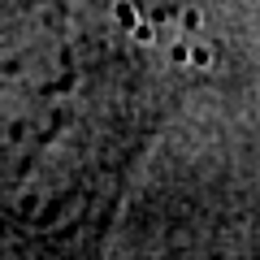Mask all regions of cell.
I'll use <instances>...</instances> for the list:
<instances>
[{
  "instance_id": "4",
  "label": "cell",
  "mask_w": 260,
  "mask_h": 260,
  "mask_svg": "<svg viewBox=\"0 0 260 260\" xmlns=\"http://www.w3.org/2000/svg\"><path fill=\"white\" fill-rule=\"evenodd\" d=\"M195 26H200V13H195V9H186V13H182V30H186V35H191Z\"/></svg>"
},
{
  "instance_id": "2",
  "label": "cell",
  "mask_w": 260,
  "mask_h": 260,
  "mask_svg": "<svg viewBox=\"0 0 260 260\" xmlns=\"http://www.w3.org/2000/svg\"><path fill=\"white\" fill-rule=\"evenodd\" d=\"M113 18H117V26H135V22H139V13H135V5H130V0H117V5H113Z\"/></svg>"
},
{
  "instance_id": "5",
  "label": "cell",
  "mask_w": 260,
  "mask_h": 260,
  "mask_svg": "<svg viewBox=\"0 0 260 260\" xmlns=\"http://www.w3.org/2000/svg\"><path fill=\"white\" fill-rule=\"evenodd\" d=\"M169 56H174V61H178V65H186V39H178V44H174V48H169Z\"/></svg>"
},
{
  "instance_id": "3",
  "label": "cell",
  "mask_w": 260,
  "mask_h": 260,
  "mask_svg": "<svg viewBox=\"0 0 260 260\" xmlns=\"http://www.w3.org/2000/svg\"><path fill=\"white\" fill-rule=\"evenodd\" d=\"M135 44H156V30H152V22H135Z\"/></svg>"
},
{
  "instance_id": "1",
  "label": "cell",
  "mask_w": 260,
  "mask_h": 260,
  "mask_svg": "<svg viewBox=\"0 0 260 260\" xmlns=\"http://www.w3.org/2000/svg\"><path fill=\"white\" fill-rule=\"evenodd\" d=\"M186 65L208 70V65H213V48H208V44H186Z\"/></svg>"
}]
</instances>
